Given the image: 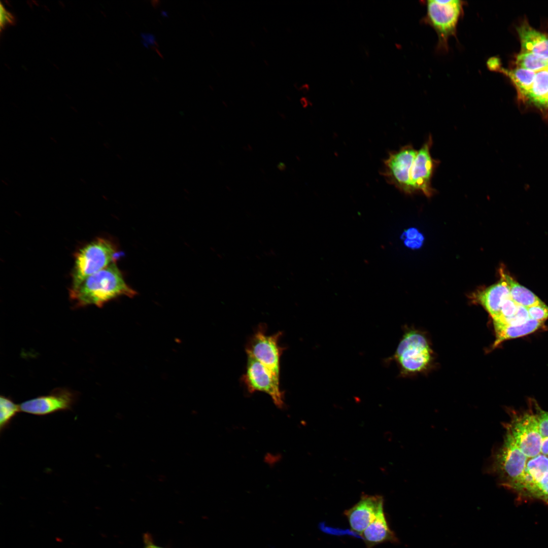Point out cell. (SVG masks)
Returning <instances> with one entry per match:
<instances>
[{
	"mask_svg": "<svg viewBox=\"0 0 548 548\" xmlns=\"http://www.w3.org/2000/svg\"><path fill=\"white\" fill-rule=\"evenodd\" d=\"M242 379L249 393L264 392L271 398L279 408L285 406L284 392L280 388V380L251 356H247L246 370Z\"/></svg>",
	"mask_w": 548,
	"mask_h": 548,
	"instance_id": "cell-8",
	"label": "cell"
},
{
	"mask_svg": "<svg viewBox=\"0 0 548 548\" xmlns=\"http://www.w3.org/2000/svg\"><path fill=\"white\" fill-rule=\"evenodd\" d=\"M265 324L258 325L246 346L247 356L253 357L263 364L276 378H280V360L284 348L279 346L282 333L267 334Z\"/></svg>",
	"mask_w": 548,
	"mask_h": 548,
	"instance_id": "cell-6",
	"label": "cell"
},
{
	"mask_svg": "<svg viewBox=\"0 0 548 548\" xmlns=\"http://www.w3.org/2000/svg\"><path fill=\"white\" fill-rule=\"evenodd\" d=\"M528 459L505 432L502 444L490 457L486 470L495 475L500 484L508 489L523 475Z\"/></svg>",
	"mask_w": 548,
	"mask_h": 548,
	"instance_id": "cell-4",
	"label": "cell"
},
{
	"mask_svg": "<svg viewBox=\"0 0 548 548\" xmlns=\"http://www.w3.org/2000/svg\"><path fill=\"white\" fill-rule=\"evenodd\" d=\"M277 167H278V168H279V169H280V170H281V171H284V170H285L286 169V166L285 164H284V163H282V162H280V163H279V164H278V165H277Z\"/></svg>",
	"mask_w": 548,
	"mask_h": 548,
	"instance_id": "cell-30",
	"label": "cell"
},
{
	"mask_svg": "<svg viewBox=\"0 0 548 548\" xmlns=\"http://www.w3.org/2000/svg\"><path fill=\"white\" fill-rule=\"evenodd\" d=\"M70 297L76 307L94 305L102 307L120 296L133 297L136 292L125 283L115 262L87 278L79 286L70 289Z\"/></svg>",
	"mask_w": 548,
	"mask_h": 548,
	"instance_id": "cell-1",
	"label": "cell"
},
{
	"mask_svg": "<svg viewBox=\"0 0 548 548\" xmlns=\"http://www.w3.org/2000/svg\"><path fill=\"white\" fill-rule=\"evenodd\" d=\"M402 236H405V239L410 240H417L423 242L424 239L422 234L419 233L417 229L414 228H409L404 232L402 234Z\"/></svg>",
	"mask_w": 548,
	"mask_h": 548,
	"instance_id": "cell-24",
	"label": "cell"
},
{
	"mask_svg": "<svg viewBox=\"0 0 548 548\" xmlns=\"http://www.w3.org/2000/svg\"><path fill=\"white\" fill-rule=\"evenodd\" d=\"M509 421L504 425L506 432L528 458L540 454L543 437L533 410L520 412L509 410Z\"/></svg>",
	"mask_w": 548,
	"mask_h": 548,
	"instance_id": "cell-5",
	"label": "cell"
},
{
	"mask_svg": "<svg viewBox=\"0 0 548 548\" xmlns=\"http://www.w3.org/2000/svg\"><path fill=\"white\" fill-rule=\"evenodd\" d=\"M501 277L507 282L511 298L518 304L526 307L545 304L535 294L526 287L516 282L503 271H500Z\"/></svg>",
	"mask_w": 548,
	"mask_h": 548,
	"instance_id": "cell-19",
	"label": "cell"
},
{
	"mask_svg": "<svg viewBox=\"0 0 548 548\" xmlns=\"http://www.w3.org/2000/svg\"><path fill=\"white\" fill-rule=\"evenodd\" d=\"M143 540L144 543V546L143 548H165L155 544L151 535L149 533H146L144 534Z\"/></svg>",
	"mask_w": 548,
	"mask_h": 548,
	"instance_id": "cell-26",
	"label": "cell"
},
{
	"mask_svg": "<svg viewBox=\"0 0 548 548\" xmlns=\"http://www.w3.org/2000/svg\"><path fill=\"white\" fill-rule=\"evenodd\" d=\"M383 505L381 496H362L356 504L344 512L351 530L360 535L384 509Z\"/></svg>",
	"mask_w": 548,
	"mask_h": 548,
	"instance_id": "cell-12",
	"label": "cell"
},
{
	"mask_svg": "<svg viewBox=\"0 0 548 548\" xmlns=\"http://www.w3.org/2000/svg\"><path fill=\"white\" fill-rule=\"evenodd\" d=\"M544 322L529 319L524 324L518 325H494L496 339L493 348L506 340L522 337L544 328Z\"/></svg>",
	"mask_w": 548,
	"mask_h": 548,
	"instance_id": "cell-16",
	"label": "cell"
},
{
	"mask_svg": "<svg viewBox=\"0 0 548 548\" xmlns=\"http://www.w3.org/2000/svg\"><path fill=\"white\" fill-rule=\"evenodd\" d=\"M509 297V286L501 277L497 283L475 292L471 298L474 302L482 305L493 319L499 315L503 303Z\"/></svg>",
	"mask_w": 548,
	"mask_h": 548,
	"instance_id": "cell-13",
	"label": "cell"
},
{
	"mask_svg": "<svg viewBox=\"0 0 548 548\" xmlns=\"http://www.w3.org/2000/svg\"><path fill=\"white\" fill-rule=\"evenodd\" d=\"M540 454L548 456V437L543 438Z\"/></svg>",
	"mask_w": 548,
	"mask_h": 548,
	"instance_id": "cell-28",
	"label": "cell"
},
{
	"mask_svg": "<svg viewBox=\"0 0 548 548\" xmlns=\"http://www.w3.org/2000/svg\"><path fill=\"white\" fill-rule=\"evenodd\" d=\"M418 150L410 145L391 152L384 161L383 174L387 181L406 194L414 192L410 172Z\"/></svg>",
	"mask_w": 548,
	"mask_h": 548,
	"instance_id": "cell-9",
	"label": "cell"
},
{
	"mask_svg": "<svg viewBox=\"0 0 548 548\" xmlns=\"http://www.w3.org/2000/svg\"><path fill=\"white\" fill-rule=\"evenodd\" d=\"M542 114L544 116H545V117H546V118H548V96H547V100H546V105H545L544 111H543V112L542 113Z\"/></svg>",
	"mask_w": 548,
	"mask_h": 548,
	"instance_id": "cell-29",
	"label": "cell"
},
{
	"mask_svg": "<svg viewBox=\"0 0 548 548\" xmlns=\"http://www.w3.org/2000/svg\"><path fill=\"white\" fill-rule=\"evenodd\" d=\"M496 72L502 73L510 80L517 89L519 97L523 100L533 84L536 73L518 67L508 70L501 65Z\"/></svg>",
	"mask_w": 548,
	"mask_h": 548,
	"instance_id": "cell-18",
	"label": "cell"
},
{
	"mask_svg": "<svg viewBox=\"0 0 548 548\" xmlns=\"http://www.w3.org/2000/svg\"><path fill=\"white\" fill-rule=\"evenodd\" d=\"M432 143V136L429 135L418 150L410 172V183L414 194L420 192L428 197L436 192L432 186L431 180L439 163L430 153Z\"/></svg>",
	"mask_w": 548,
	"mask_h": 548,
	"instance_id": "cell-10",
	"label": "cell"
},
{
	"mask_svg": "<svg viewBox=\"0 0 548 548\" xmlns=\"http://www.w3.org/2000/svg\"><path fill=\"white\" fill-rule=\"evenodd\" d=\"M515 61L517 67L535 72L545 70L548 65V59L527 51H521Z\"/></svg>",
	"mask_w": 548,
	"mask_h": 548,
	"instance_id": "cell-20",
	"label": "cell"
},
{
	"mask_svg": "<svg viewBox=\"0 0 548 548\" xmlns=\"http://www.w3.org/2000/svg\"><path fill=\"white\" fill-rule=\"evenodd\" d=\"M20 412V406L11 398L1 395L0 397V432L8 428L12 420Z\"/></svg>",
	"mask_w": 548,
	"mask_h": 548,
	"instance_id": "cell-21",
	"label": "cell"
},
{
	"mask_svg": "<svg viewBox=\"0 0 548 548\" xmlns=\"http://www.w3.org/2000/svg\"><path fill=\"white\" fill-rule=\"evenodd\" d=\"M360 535L365 542L366 548H373L386 542L398 543L399 541L394 532L389 526L384 509L379 512Z\"/></svg>",
	"mask_w": 548,
	"mask_h": 548,
	"instance_id": "cell-15",
	"label": "cell"
},
{
	"mask_svg": "<svg viewBox=\"0 0 548 548\" xmlns=\"http://www.w3.org/2000/svg\"><path fill=\"white\" fill-rule=\"evenodd\" d=\"M546 70L547 71V72H548V65H547V67H546Z\"/></svg>",
	"mask_w": 548,
	"mask_h": 548,
	"instance_id": "cell-33",
	"label": "cell"
},
{
	"mask_svg": "<svg viewBox=\"0 0 548 548\" xmlns=\"http://www.w3.org/2000/svg\"><path fill=\"white\" fill-rule=\"evenodd\" d=\"M426 3L427 11L423 20L436 32L438 51L446 53L449 49V39L456 37L457 25L463 13L464 2L429 0Z\"/></svg>",
	"mask_w": 548,
	"mask_h": 548,
	"instance_id": "cell-3",
	"label": "cell"
},
{
	"mask_svg": "<svg viewBox=\"0 0 548 548\" xmlns=\"http://www.w3.org/2000/svg\"><path fill=\"white\" fill-rule=\"evenodd\" d=\"M301 89L303 93H306L309 91V86L307 84H305L301 86Z\"/></svg>",
	"mask_w": 548,
	"mask_h": 548,
	"instance_id": "cell-31",
	"label": "cell"
},
{
	"mask_svg": "<svg viewBox=\"0 0 548 548\" xmlns=\"http://www.w3.org/2000/svg\"><path fill=\"white\" fill-rule=\"evenodd\" d=\"M13 20V17L11 14L9 13L3 7V5H1V26L2 27L8 23H11Z\"/></svg>",
	"mask_w": 548,
	"mask_h": 548,
	"instance_id": "cell-25",
	"label": "cell"
},
{
	"mask_svg": "<svg viewBox=\"0 0 548 548\" xmlns=\"http://www.w3.org/2000/svg\"><path fill=\"white\" fill-rule=\"evenodd\" d=\"M404 243L405 245L411 248H419L421 247L423 242L417 241V240H410L407 239H404Z\"/></svg>",
	"mask_w": 548,
	"mask_h": 548,
	"instance_id": "cell-27",
	"label": "cell"
},
{
	"mask_svg": "<svg viewBox=\"0 0 548 548\" xmlns=\"http://www.w3.org/2000/svg\"><path fill=\"white\" fill-rule=\"evenodd\" d=\"M548 96V72L543 70L536 73L533 84L523 101L542 114Z\"/></svg>",
	"mask_w": 548,
	"mask_h": 548,
	"instance_id": "cell-17",
	"label": "cell"
},
{
	"mask_svg": "<svg viewBox=\"0 0 548 548\" xmlns=\"http://www.w3.org/2000/svg\"><path fill=\"white\" fill-rule=\"evenodd\" d=\"M532 402L540 433L543 438L548 437V412L541 409L536 401Z\"/></svg>",
	"mask_w": 548,
	"mask_h": 548,
	"instance_id": "cell-22",
	"label": "cell"
},
{
	"mask_svg": "<svg viewBox=\"0 0 548 548\" xmlns=\"http://www.w3.org/2000/svg\"><path fill=\"white\" fill-rule=\"evenodd\" d=\"M395 358L403 372L412 373L426 368L431 360V352L426 338L420 333L410 331L403 335Z\"/></svg>",
	"mask_w": 548,
	"mask_h": 548,
	"instance_id": "cell-7",
	"label": "cell"
},
{
	"mask_svg": "<svg viewBox=\"0 0 548 548\" xmlns=\"http://www.w3.org/2000/svg\"><path fill=\"white\" fill-rule=\"evenodd\" d=\"M522 51L548 59V36L524 21L517 27Z\"/></svg>",
	"mask_w": 548,
	"mask_h": 548,
	"instance_id": "cell-14",
	"label": "cell"
},
{
	"mask_svg": "<svg viewBox=\"0 0 548 548\" xmlns=\"http://www.w3.org/2000/svg\"><path fill=\"white\" fill-rule=\"evenodd\" d=\"M117 250L109 239L99 237L80 249L75 255L71 289L79 286L87 278L114 261Z\"/></svg>",
	"mask_w": 548,
	"mask_h": 548,
	"instance_id": "cell-2",
	"label": "cell"
},
{
	"mask_svg": "<svg viewBox=\"0 0 548 548\" xmlns=\"http://www.w3.org/2000/svg\"><path fill=\"white\" fill-rule=\"evenodd\" d=\"M527 309L531 319L543 322L548 319V306L546 304L534 305Z\"/></svg>",
	"mask_w": 548,
	"mask_h": 548,
	"instance_id": "cell-23",
	"label": "cell"
},
{
	"mask_svg": "<svg viewBox=\"0 0 548 548\" xmlns=\"http://www.w3.org/2000/svg\"><path fill=\"white\" fill-rule=\"evenodd\" d=\"M301 100V103H302V105H303V106H305V105H306V99H305V98H302L301 99V100Z\"/></svg>",
	"mask_w": 548,
	"mask_h": 548,
	"instance_id": "cell-32",
	"label": "cell"
},
{
	"mask_svg": "<svg viewBox=\"0 0 548 548\" xmlns=\"http://www.w3.org/2000/svg\"><path fill=\"white\" fill-rule=\"evenodd\" d=\"M77 399V394L73 391L65 388H57L47 395L26 400L19 406L21 412L44 416L71 410Z\"/></svg>",
	"mask_w": 548,
	"mask_h": 548,
	"instance_id": "cell-11",
	"label": "cell"
}]
</instances>
